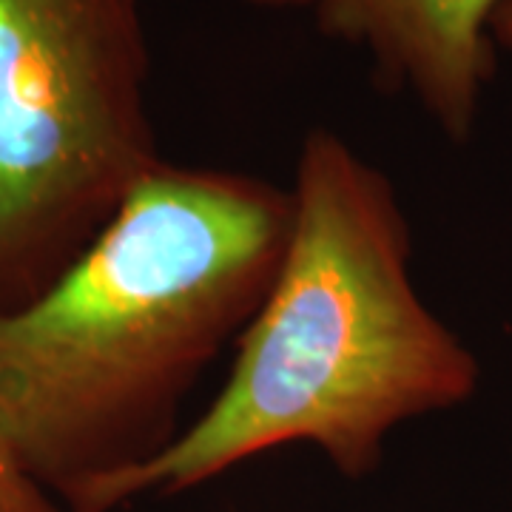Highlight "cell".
Masks as SVG:
<instances>
[{"label":"cell","mask_w":512,"mask_h":512,"mask_svg":"<svg viewBox=\"0 0 512 512\" xmlns=\"http://www.w3.org/2000/svg\"><path fill=\"white\" fill-rule=\"evenodd\" d=\"M288 231V188L157 165L46 291L0 313V430L26 473L77 512L163 453L262 305Z\"/></svg>","instance_id":"obj_1"},{"label":"cell","mask_w":512,"mask_h":512,"mask_svg":"<svg viewBox=\"0 0 512 512\" xmlns=\"http://www.w3.org/2000/svg\"><path fill=\"white\" fill-rule=\"evenodd\" d=\"M288 194L285 254L220 393L77 512L183 493L282 447H316L339 473L365 476L393 430L476 396L478 359L421 299L413 234L382 168L316 126Z\"/></svg>","instance_id":"obj_2"},{"label":"cell","mask_w":512,"mask_h":512,"mask_svg":"<svg viewBox=\"0 0 512 512\" xmlns=\"http://www.w3.org/2000/svg\"><path fill=\"white\" fill-rule=\"evenodd\" d=\"M143 0H0V313L46 291L163 163Z\"/></svg>","instance_id":"obj_3"},{"label":"cell","mask_w":512,"mask_h":512,"mask_svg":"<svg viewBox=\"0 0 512 512\" xmlns=\"http://www.w3.org/2000/svg\"><path fill=\"white\" fill-rule=\"evenodd\" d=\"M299 15L362 52L387 92L404 94L444 137L464 143L495 74L493 20L504 0H239Z\"/></svg>","instance_id":"obj_4"},{"label":"cell","mask_w":512,"mask_h":512,"mask_svg":"<svg viewBox=\"0 0 512 512\" xmlns=\"http://www.w3.org/2000/svg\"><path fill=\"white\" fill-rule=\"evenodd\" d=\"M0 512H60L55 498L26 473L0 430Z\"/></svg>","instance_id":"obj_5"},{"label":"cell","mask_w":512,"mask_h":512,"mask_svg":"<svg viewBox=\"0 0 512 512\" xmlns=\"http://www.w3.org/2000/svg\"><path fill=\"white\" fill-rule=\"evenodd\" d=\"M493 43L495 49L512 55V0H504L493 20Z\"/></svg>","instance_id":"obj_6"}]
</instances>
